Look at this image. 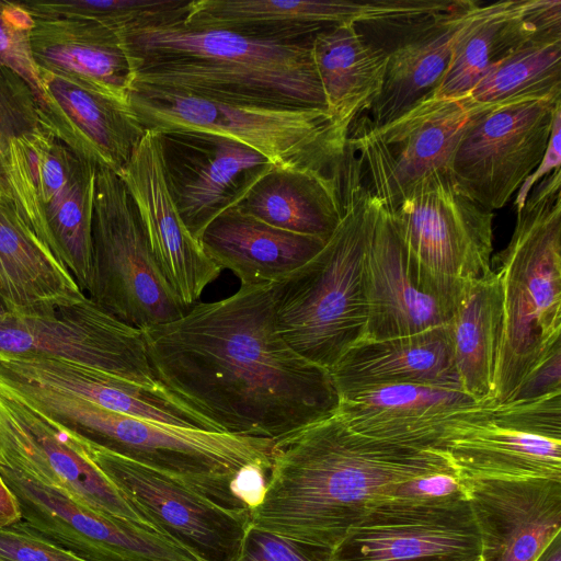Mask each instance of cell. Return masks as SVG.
I'll return each instance as SVG.
<instances>
[{"instance_id":"obj_1","label":"cell","mask_w":561,"mask_h":561,"mask_svg":"<svg viewBox=\"0 0 561 561\" xmlns=\"http://www.w3.org/2000/svg\"><path fill=\"white\" fill-rule=\"evenodd\" d=\"M272 286L241 285L141 330L157 380L221 433L277 440L339 408L330 370L278 333Z\"/></svg>"},{"instance_id":"obj_2","label":"cell","mask_w":561,"mask_h":561,"mask_svg":"<svg viewBox=\"0 0 561 561\" xmlns=\"http://www.w3.org/2000/svg\"><path fill=\"white\" fill-rule=\"evenodd\" d=\"M437 472H455L440 450L359 435L335 412L275 440L250 524L330 554L399 484Z\"/></svg>"},{"instance_id":"obj_3","label":"cell","mask_w":561,"mask_h":561,"mask_svg":"<svg viewBox=\"0 0 561 561\" xmlns=\"http://www.w3.org/2000/svg\"><path fill=\"white\" fill-rule=\"evenodd\" d=\"M185 15L116 31L130 89H160L226 103L324 108L311 41H264L217 28H192Z\"/></svg>"},{"instance_id":"obj_4","label":"cell","mask_w":561,"mask_h":561,"mask_svg":"<svg viewBox=\"0 0 561 561\" xmlns=\"http://www.w3.org/2000/svg\"><path fill=\"white\" fill-rule=\"evenodd\" d=\"M0 380L26 404L85 440L167 473L227 507L250 512L262 493L273 439L138 419L54 389Z\"/></svg>"},{"instance_id":"obj_5","label":"cell","mask_w":561,"mask_h":561,"mask_svg":"<svg viewBox=\"0 0 561 561\" xmlns=\"http://www.w3.org/2000/svg\"><path fill=\"white\" fill-rule=\"evenodd\" d=\"M343 217L322 249L272 286L275 324L301 357L330 370L360 341L367 321L366 251L378 198L356 152L347 147Z\"/></svg>"},{"instance_id":"obj_6","label":"cell","mask_w":561,"mask_h":561,"mask_svg":"<svg viewBox=\"0 0 561 561\" xmlns=\"http://www.w3.org/2000/svg\"><path fill=\"white\" fill-rule=\"evenodd\" d=\"M561 172L545 176L517 208L508 244L495 256L502 328L492 400L512 401L561 350Z\"/></svg>"},{"instance_id":"obj_7","label":"cell","mask_w":561,"mask_h":561,"mask_svg":"<svg viewBox=\"0 0 561 561\" xmlns=\"http://www.w3.org/2000/svg\"><path fill=\"white\" fill-rule=\"evenodd\" d=\"M128 106L145 129L215 134L276 168L343 176L351 130L324 108L233 104L160 89H130Z\"/></svg>"},{"instance_id":"obj_8","label":"cell","mask_w":561,"mask_h":561,"mask_svg":"<svg viewBox=\"0 0 561 561\" xmlns=\"http://www.w3.org/2000/svg\"><path fill=\"white\" fill-rule=\"evenodd\" d=\"M98 169L43 124L11 140L3 162L4 195L84 294Z\"/></svg>"},{"instance_id":"obj_9","label":"cell","mask_w":561,"mask_h":561,"mask_svg":"<svg viewBox=\"0 0 561 561\" xmlns=\"http://www.w3.org/2000/svg\"><path fill=\"white\" fill-rule=\"evenodd\" d=\"M87 296L119 321L144 330L187 310L165 280L134 201L117 173L99 168Z\"/></svg>"},{"instance_id":"obj_10","label":"cell","mask_w":561,"mask_h":561,"mask_svg":"<svg viewBox=\"0 0 561 561\" xmlns=\"http://www.w3.org/2000/svg\"><path fill=\"white\" fill-rule=\"evenodd\" d=\"M388 211L422 286L454 307L467 283L491 270L494 214L449 174L428 175Z\"/></svg>"},{"instance_id":"obj_11","label":"cell","mask_w":561,"mask_h":561,"mask_svg":"<svg viewBox=\"0 0 561 561\" xmlns=\"http://www.w3.org/2000/svg\"><path fill=\"white\" fill-rule=\"evenodd\" d=\"M460 481L561 480V391L482 402L438 446Z\"/></svg>"},{"instance_id":"obj_12","label":"cell","mask_w":561,"mask_h":561,"mask_svg":"<svg viewBox=\"0 0 561 561\" xmlns=\"http://www.w3.org/2000/svg\"><path fill=\"white\" fill-rule=\"evenodd\" d=\"M0 466L99 514L162 534L88 457L75 433L26 404L1 381Z\"/></svg>"},{"instance_id":"obj_13","label":"cell","mask_w":561,"mask_h":561,"mask_svg":"<svg viewBox=\"0 0 561 561\" xmlns=\"http://www.w3.org/2000/svg\"><path fill=\"white\" fill-rule=\"evenodd\" d=\"M482 110L465 98L430 94L383 125L364 119L350 133L348 145L359 152L369 191L391 210L428 175L449 174L468 123Z\"/></svg>"},{"instance_id":"obj_14","label":"cell","mask_w":561,"mask_h":561,"mask_svg":"<svg viewBox=\"0 0 561 561\" xmlns=\"http://www.w3.org/2000/svg\"><path fill=\"white\" fill-rule=\"evenodd\" d=\"M65 360L156 389L141 330L114 318L88 296L35 313L0 319V358Z\"/></svg>"},{"instance_id":"obj_15","label":"cell","mask_w":561,"mask_h":561,"mask_svg":"<svg viewBox=\"0 0 561 561\" xmlns=\"http://www.w3.org/2000/svg\"><path fill=\"white\" fill-rule=\"evenodd\" d=\"M561 101L484 108L468 123L449 176L455 187L493 211L506 205L541 162Z\"/></svg>"},{"instance_id":"obj_16","label":"cell","mask_w":561,"mask_h":561,"mask_svg":"<svg viewBox=\"0 0 561 561\" xmlns=\"http://www.w3.org/2000/svg\"><path fill=\"white\" fill-rule=\"evenodd\" d=\"M77 436L88 457L162 534L205 561H229L237 553L250 526L249 511L227 507L167 473Z\"/></svg>"},{"instance_id":"obj_17","label":"cell","mask_w":561,"mask_h":561,"mask_svg":"<svg viewBox=\"0 0 561 561\" xmlns=\"http://www.w3.org/2000/svg\"><path fill=\"white\" fill-rule=\"evenodd\" d=\"M481 545L466 495L389 497L344 534L328 561H478Z\"/></svg>"},{"instance_id":"obj_18","label":"cell","mask_w":561,"mask_h":561,"mask_svg":"<svg viewBox=\"0 0 561 561\" xmlns=\"http://www.w3.org/2000/svg\"><path fill=\"white\" fill-rule=\"evenodd\" d=\"M154 131L167 186L183 222L198 241L213 220L237 206L275 168L262 153L224 136Z\"/></svg>"},{"instance_id":"obj_19","label":"cell","mask_w":561,"mask_h":561,"mask_svg":"<svg viewBox=\"0 0 561 561\" xmlns=\"http://www.w3.org/2000/svg\"><path fill=\"white\" fill-rule=\"evenodd\" d=\"M23 527L87 561H205L179 541L99 514L0 466Z\"/></svg>"},{"instance_id":"obj_20","label":"cell","mask_w":561,"mask_h":561,"mask_svg":"<svg viewBox=\"0 0 561 561\" xmlns=\"http://www.w3.org/2000/svg\"><path fill=\"white\" fill-rule=\"evenodd\" d=\"M117 174L134 201L165 280L188 310L221 270L207 256L178 211L162 171L154 130L146 129L129 161Z\"/></svg>"},{"instance_id":"obj_21","label":"cell","mask_w":561,"mask_h":561,"mask_svg":"<svg viewBox=\"0 0 561 561\" xmlns=\"http://www.w3.org/2000/svg\"><path fill=\"white\" fill-rule=\"evenodd\" d=\"M339 397L336 414L353 432L423 450H438L446 431L482 403L458 385H382Z\"/></svg>"},{"instance_id":"obj_22","label":"cell","mask_w":561,"mask_h":561,"mask_svg":"<svg viewBox=\"0 0 561 561\" xmlns=\"http://www.w3.org/2000/svg\"><path fill=\"white\" fill-rule=\"evenodd\" d=\"M480 561H534L561 530V480L461 481Z\"/></svg>"},{"instance_id":"obj_23","label":"cell","mask_w":561,"mask_h":561,"mask_svg":"<svg viewBox=\"0 0 561 561\" xmlns=\"http://www.w3.org/2000/svg\"><path fill=\"white\" fill-rule=\"evenodd\" d=\"M367 321L362 340L421 333L446 325L455 307L417 278L390 213L378 199L366 251Z\"/></svg>"},{"instance_id":"obj_24","label":"cell","mask_w":561,"mask_h":561,"mask_svg":"<svg viewBox=\"0 0 561 561\" xmlns=\"http://www.w3.org/2000/svg\"><path fill=\"white\" fill-rule=\"evenodd\" d=\"M561 30V1H472L455 33L451 56L432 95L462 99L511 51L549 31Z\"/></svg>"},{"instance_id":"obj_25","label":"cell","mask_w":561,"mask_h":561,"mask_svg":"<svg viewBox=\"0 0 561 561\" xmlns=\"http://www.w3.org/2000/svg\"><path fill=\"white\" fill-rule=\"evenodd\" d=\"M42 124L83 159L118 173L146 129L128 104L39 69Z\"/></svg>"},{"instance_id":"obj_26","label":"cell","mask_w":561,"mask_h":561,"mask_svg":"<svg viewBox=\"0 0 561 561\" xmlns=\"http://www.w3.org/2000/svg\"><path fill=\"white\" fill-rule=\"evenodd\" d=\"M0 376L71 394L125 415L219 432L163 386L147 388L78 364L41 357L0 358Z\"/></svg>"},{"instance_id":"obj_27","label":"cell","mask_w":561,"mask_h":561,"mask_svg":"<svg viewBox=\"0 0 561 561\" xmlns=\"http://www.w3.org/2000/svg\"><path fill=\"white\" fill-rule=\"evenodd\" d=\"M33 18L31 47L38 69L128 104L130 67L114 30L89 20Z\"/></svg>"},{"instance_id":"obj_28","label":"cell","mask_w":561,"mask_h":561,"mask_svg":"<svg viewBox=\"0 0 561 561\" xmlns=\"http://www.w3.org/2000/svg\"><path fill=\"white\" fill-rule=\"evenodd\" d=\"M207 256L241 285L274 284L313 257L327 241L282 230L232 207L203 232Z\"/></svg>"},{"instance_id":"obj_29","label":"cell","mask_w":561,"mask_h":561,"mask_svg":"<svg viewBox=\"0 0 561 561\" xmlns=\"http://www.w3.org/2000/svg\"><path fill=\"white\" fill-rule=\"evenodd\" d=\"M471 2L458 1L448 11L405 22L403 36L387 51L382 89L369 110L373 126L392 121L438 87L450 60L455 33Z\"/></svg>"},{"instance_id":"obj_30","label":"cell","mask_w":561,"mask_h":561,"mask_svg":"<svg viewBox=\"0 0 561 561\" xmlns=\"http://www.w3.org/2000/svg\"><path fill=\"white\" fill-rule=\"evenodd\" d=\"M330 374L339 394L394 383L459 386L447 324L412 335L360 340Z\"/></svg>"},{"instance_id":"obj_31","label":"cell","mask_w":561,"mask_h":561,"mask_svg":"<svg viewBox=\"0 0 561 561\" xmlns=\"http://www.w3.org/2000/svg\"><path fill=\"white\" fill-rule=\"evenodd\" d=\"M76 279L0 195V298L9 313H35L82 300Z\"/></svg>"},{"instance_id":"obj_32","label":"cell","mask_w":561,"mask_h":561,"mask_svg":"<svg viewBox=\"0 0 561 561\" xmlns=\"http://www.w3.org/2000/svg\"><path fill=\"white\" fill-rule=\"evenodd\" d=\"M342 180L275 167L236 207L282 230L328 241L344 213Z\"/></svg>"},{"instance_id":"obj_33","label":"cell","mask_w":561,"mask_h":561,"mask_svg":"<svg viewBox=\"0 0 561 561\" xmlns=\"http://www.w3.org/2000/svg\"><path fill=\"white\" fill-rule=\"evenodd\" d=\"M311 53L328 112L351 130L381 92L387 50L369 44L356 25L339 24L314 34Z\"/></svg>"},{"instance_id":"obj_34","label":"cell","mask_w":561,"mask_h":561,"mask_svg":"<svg viewBox=\"0 0 561 561\" xmlns=\"http://www.w3.org/2000/svg\"><path fill=\"white\" fill-rule=\"evenodd\" d=\"M447 328L460 388L477 402L493 401L502 328V294L494 270L467 283Z\"/></svg>"},{"instance_id":"obj_35","label":"cell","mask_w":561,"mask_h":561,"mask_svg":"<svg viewBox=\"0 0 561 561\" xmlns=\"http://www.w3.org/2000/svg\"><path fill=\"white\" fill-rule=\"evenodd\" d=\"M182 24L264 41H305L335 25V0H191Z\"/></svg>"},{"instance_id":"obj_36","label":"cell","mask_w":561,"mask_h":561,"mask_svg":"<svg viewBox=\"0 0 561 561\" xmlns=\"http://www.w3.org/2000/svg\"><path fill=\"white\" fill-rule=\"evenodd\" d=\"M477 106L561 101V30L545 32L494 64L465 96Z\"/></svg>"},{"instance_id":"obj_37","label":"cell","mask_w":561,"mask_h":561,"mask_svg":"<svg viewBox=\"0 0 561 561\" xmlns=\"http://www.w3.org/2000/svg\"><path fill=\"white\" fill-rule=\"evenodd\" d=\"M191 0H32L22 1L33 16L94 21L115 32L186 10Z\"/></svg>"},{"instance_id":"obj_38","label":"cell","mask_w":561,"mask_h":561,"mask_svg":"<svg viewBox=\"0 0 561 561\" xmlns=\"http://www.w3.org/2000/svg\"><path fill=\"white\" fill-rule=\"evenodd\" d=\"M34 18L22 2L0 0V67L18 73L42 102L39 69L33 57Z\"/></svg>"},{"instance_id":"obj_39","label":"cell","mask_w":561,"mask_h":561,"mask_svg":"<svg viewBox=\"0 0 561 561\" xmlns=\"http://www.w3.org/2000/svg\"><path fill=\"white\" fill-rule=\"evenodd\" d=\"M42 125L38 101L14 71L0 67V195H4L3 162L11 140Z\"/></svg>"},{"instance_id":"obj_40","label":"cell","mask_w":561,"mask_h":561,"mask_svg":"<svg viewBox=\"0 0 561 561\" xmlns=\"http://www.w3.org/2000/svg\"><path fill=\"white\" fill-rule=\"evenodd\" d=\"M329 554L250 524L229 561H328Z\"/></svg>"},{"instance_id":"obj_41","label":"cell","mask_w":561,"mask_h":561,"mask_svg":"<svg viewBox=\"0 0 561 561\" xmlns=\"http://www.w3.org/2000/svg\"><path fill=\"white\" fill-rule=\"evenodd\" d=\"M0 558L7 561H87L20 523L0 527Z\"/></svg>"},{"instance_id":"obj_42","label":"cell","mask_w":561,"mask_h":561,"mask_svg":"<svg viewBox=\"0 0 561 561\" xmlns=\"http://www.w3.org/2000/svg\"><path fill=\"white\" fill-rule=\"evenodd\" d=\"M466 495L465 485L455 472H437L399 484L390 497L424 502Z\"/></svg>"},{"instance_id":"obj_43","label":"cell","mask_w":561,"mask_h":561,"mask_svg":"<svg viewBox=\"0 0 561 561\" xmlns=\"http://www.w3.org/2000/svg\"><path fill=\"white\" fill-rule=\"evenodd\" d=\"M556 391H561V350L524 381L513 400L538 398Z\"/></svg>"},{"instance_id":"obj_44","label":"cell","mask_w":561,"mask_h":561,"mask_svg":"<svg viewBox=\"0 0 561 561\" xmlns=\"http://www.w3.org/2000/svg\"><path fill=\"white\" fill-rule=\"evenodd\" d=\"M560 134H561V111H559L553 119L552 129L550 133L549 141L547 145V149L545 156L535 170L522 184L518 190V194L515 201V205L517 208H520L528 197V192L533 187V185L543 178L547 176L550 172L560 168L561 163V149H560Z\"/></svg>"},{"instance_id":"obj_45","label":"cell","mask_w":561,"mask_h":561,"mask_svg":"<svg viewBox=\"0 0 561 561\" xmlns=\"http://www.w3.org/2000/svg\"><path fill=\"white\" fill-rule=\"evenodd\" d=\"M22 519L19 503L0 474V527H8Z\"/></svg>"},{"instance_id":"obj_46","label":"cell","mask_w":561,"mask_h":561,"mask_svg":"<svg viewBox=\"0 0 561 561\" xmlns=\"http://www.w3.org/2000/svg\"><path fill=\"white\" fill-rule=\"evenodd\" d=\"M534 561H561V533L558 534Z\"/></svg>"},{"instance_id":"obj_47","label":"cell","mask_w":561,"mask_h":561,"mask_svg":"<svg viewBox=\"0 0 561 561\" xmlns=\"http://www.w3.org/2000/svg\"><path fill=\"white\" fill-rule=\"evenodd\" d=\"M8 313H9V311L0 298V319L3 318Z\"/></svg>"},{"instance_id":"obj_48","label":"cell","mask_w":561,"mask_h":561,"mask_svg":"<svg viewBox=\"0 0 561 561\" xmlns=\"http://www.w3.org/2000/svg\"><path fill=\"white\" fill-rule=\"evenodd\" d=\"M0 561H7V560H3V559L0 558Z\"/></svg>"},{"instance_id":"obj_49","label":"cell","mask_w":561,"mask_h":561,"mask_svg":"<svg viewBox=\"0 0 561 561\" xmlns=\"http://www.w3.org/2000/svg\"><path fill=\"white\" fill-rule=\"evenodd\" d=\"M478 561H480V560H478Z\"/></svg>"}]
</instances>
